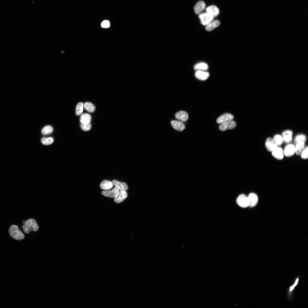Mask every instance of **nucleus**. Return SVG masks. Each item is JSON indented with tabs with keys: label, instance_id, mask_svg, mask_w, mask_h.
<instances>
[{
	"label": "nucleus",
	"instance_id": "1",
	"mask_svg": "<svg viewBox=\"0 0 308 308\" xmlns=\"http://www.w3.org/2000/svg\"><path fill=\"white\" fill-rule=\"evenodd\" d=\"M22 228L24 232L27 234H29L32 231L36 232L39 229L37 222L33 218L29 219L26 221Z\"/></svg>",
	"mask_w": 308,
	"mask_h": 308
},
{
	"label": "nucleus",
	"instance_id": "2",
	"mask_svg": "<svg viewBox=\"0 0 308 308\" xmlns=\"http://www.w3.org/2000/svg\"><path fill=\"white\" fill-rule=\"evenodd\" d=\"M9 232L11 237L16 240H21L25 237L24 234L19 230V228L17 225H11L9 229Z\"/></svg>",
	"mask_w": 308,
	"mask_h": 308
},
{
	"label": "nucleus",
	"instance_id": "3",
	"mask_svg": "<svg viewBox=\"0 0 308 308\" xmlns=\"http://www.w3.org/2000/svg\"><path fill=\"white\" fill-rule=\"evenodd\" d=\"M236 124L234 121L228 120L220 123L219 129L221 131H224L228 129H232L236 127Z\"/></svg>",
	"mask_w": 308,
	"mask_h": 308
},
{
	"label": "nucleus",
	"instance_id": "4",
	"mask_svg": "<svg viewBox=\"0 0 308 308\" xmlns=\"http://www.w3.org/2000/svg\"><path fill=\"white\" fill-rule=\"evenodd\" d=\"M238 204L242 208H246L249 206V203L248 196L244 194L240 195L236 199Z\"/></svg>",
	"mask_w": 308,
	"mask_h": 308
},
{
	"label": "nucleus",
	"instance_id": "5",
	"mask_svg": "<svg viewBox=\"0 0 308 308\" xmlns=\"http://www.w3.org/2000/svg\"><path fill=\"white\" fill-rule=\"evenodd\" d=\"M199 17L201 23L204 25H206L213 20L214 17L207 12L200 14Z\"/></svg>",
	"mask_w": 308,
	"mask_h": 308
},
{
	"label": "nucleus",
	"instance_id": "6",
	"mask_svg": "<svg viewBox=\"0 0 308 308\" xmlns=\"http://www.w3.org/2000/svg\"><path fill=\"white\" fill-rule=\"evenodd\" d=\"M127 196V194L125 191H120L114 198V200L116 203H120L125 200Z\"/></svg>",
	"mask_w": 308,
	"mask_h": 308
},
{
	"label": "nucleus",
	"instance_id": "7",
	"mask_svg": "<svg viewBox=\"0 0 308 308\" xmlns=\"http://www.w3.org/2000/svg\"><path fill=\"white\" fill-rule=\"evenodd\" d=\"M265 146L267 150L270 151H272L278 147L273 139L270 137L266 139Z\"/></svg>",
	"mask_w": 308,
	"mask_h": 308
},
{
	"label": "nucleus",
	"instance_id": "8",
	"mask_svg": "<svg viewBox=\"0 0 308 308\" xmlns=\"http://www.w3.org/2000/svg\"><path fill=\"white\" fill-rule=\"evenodd\" d=\"M283 151V154L287 157H291L295 153V146L292 144H289L285 148Z\"/></svg>",
	"mask_w": 308,
	"mask_h": 308
},
{
	"label": "nucleus",
	"instance_id": "9",
	"mask_svg": "<svg viewBox=\"0 0 308 308\" xmlns=\"http://www.w3.org/2000/svg\"><path fill=\"white\" fill-rule=\"evenodd\" d=\"M206 12L208 13L213 17L217 16L219 14L220 11L218 8L214 5L210 6L206 9Z\"/></svg>",
	"mask_w": 308,
	"mask_h": 308
},
{
	"label": "nucleus",
	"instance_id": "10",
	"mask_svg": "<svg viewBox=\"0 0 308 308\" xmlns=\"http://www.w3.org/2000/svg\"><path fill=\"white\" fill-rule=\"evenodd\" d=\"M119 191L117 188L115 187L112 190L103 191L101 193L102 195L105 196L114 198Z\"/></svg>",
	"mask_w": 308,
	"mask_h": 308
},
{
	"label": "nucleus",
	"instance_id": "11",
	"mask_svg": "<svg viewBox=\"0 0 308 308\" xmlns=\"http://www.w3.org/2000/svg\"><path fill=\"white\" fill-rule=\"evenodd\" d=\"M293 132L290 130H286L282 133L283 141L286 143H289L292 140Z\"/></svg>",
	"mask_w": 308,
	"mask_h": 308
},
{
	"label": "nucleus",
	"instance_id": "12",
	"mask_svg": "<svg viewBox=\"0 0 308 308\" xmlns=\"http://www.w3.org/2000/svg\"><path fill=\"white\" fill-rule=\"evenodd\" d=\"M234 118L233 115L230 113H226L219 117L217 119L216 122L218 123H220L228 120H232Z\"/></svg>",
	"mask_w": 308,
	"mask_h": 308
},
{
	"label": "nucleus",
	"instance_id": "13",
	"mask_svg": "<svg viewBox=\"0 0 308 308\" xmlns=\"http://www.w3.org/2000/svg\"><path fill=\"white\" fill-rule=\"evenodd\" d=\"M171 123L172 127L177 130L181 131L185 129V124L181 121L172 120L171 121Z\"/></svg>",
	"mask_w": 308,
	"mask_h": 308
},
{
	"label": "nucleus",
	"instance_id": "14",
	"mask_svg": "<svg viewBox=\"0 0 308 308\" xmlns=\"http://www.w3.org/2000/svg\"><path fill=\"white\" fill-rule=\"evenodd\" d=\"M249 205L250 207L255 206L257 204L258 201V198L256 194L254 193H251L248 196Z\"/></svg>",
	"mask_w": 308,
	"mask_h": 308
},
{
	"label": "nucleus",
	"instance_id": "15",
	"mask_svg": "<svg viewBox=\"0 0 308 308\" xmlns=\"http://www.w3.org/2000/svg\"><path fill=\"white\" fill-rule=\"evenodd\" d=\"M205 7L206 5L204 2L202 1L198 2L194 7V11L195 13L197 14H201Z\"/></svg>",
	"mask_w": 308,
	"mask_h": 308
},
{
	"label": "nucleus",
	"instance_id": "16",
	"mask_svg": "<svg viewBox=\"0 0 308 308\" xmlns=\"http://www.w3.org/2000/svg\"><path fill=\"white\" fill-rule=\"evenodd\" d=\"M272 155L277 159L281 160L283 158V151L282 148L277 147L272 151Z\"/></svg>",
	"mask_w": 308,
	"mask_h": 308
},
{
	"label": "nucleus",
	"instance_id": "17",
	"mask_svg": "<svg viewBox=\"0 0 308 308\" xmlns=\"http://www.w3.org/2000/svg\"><path fill=\"white\" fill-rule=\"evenodd\" d=\"M176 119L181 121H185L188 119L189 116L188 114L183 111H179L177 112L175 115Z\"/></svg>",
	"mask_w": 308,
	"mask_h": 308
},
{
	"label": "nucleus",
	"instance_id": "18",
	"mask_svg": "<svg viewBox=\"0 0 308 308\" xmlns=\"http://www.w3.org/2000/svg\"><path fill=\"white\" fill-rule=\"evenodd\" d=\"M195 75L196 77L200 80H206L209 76L208 72L202 71H197Z\"/></svg>",
	"mask_w": 308,
	"mask_h": 308
},
{
	"label": "nucleus",
	"instance_id": "19",
	"mask_svg": "<svg viewBox=\"0 0 308 308\" xmlns=\"http://www.w3.org/2000/svg\"><path fill=\"white\" fill-rule=\"evenodd\" d=\"M112 183L119 190L126 191L128 189L127 185L124 183L120 182L116 180H113Z\"/></svg>",
	"mask_w": 308,
	"mask_h": 308
},
{
	"label": "nucleus",
	"instance_id": "20",
	"mask_svg": "<svg viewBox=\"0 0 308 308\" xmlns=\"http://www.w3.org/2000/svg\"><path fill=\"white\" fill-rule=\"evenodd\" d=\"M220 23V21L218 20L212 21L206 25V30L208 31H212L216 27H218Z\"/></svg>",
	"mask_w": 308,
	"mask_h": 308
},
{
	"label": "nucleus",
	"instance_id": "21",
	"mask_svg": "<svg viewBox=\"0 0 308 308\" xmlns=\"http://www.w3.org/2000/svg\"><path fill=\"white\" fill-rule=\"evenodd\" d=\"M92 118V116L90 114L84 113L81 115L80 118V120L81 123L83 124H87L90 122Z\"/></svg>",
	"mask_w": 308,
	"mask_h": 308
},
{
	"label": "nucleus",
	"instance_id": "22",
	"mask_svg": "<svg viewBox=\"0 0 308 308\" xmlns=\"http://www.w3.org/2000/svg\"><path fill=\"white\" fill-rule=\"evenodd\" d=\"M208 65L204 62H200L196 64L194 67V69L196 71H204L207 70Z\"/></svg>",
	"mask_w": 308,
	"mask_h": 308
},
{
	"label": "nucleus",
	"instance_id": "23",
	"mask_svg": "<svg viewBox=\"0 0 308 308\" xmlns=\"http://www.w3.org/2000/svg\"><path fill=\"white\" fill-rule=\"evenodd\" d=\"M113 184L110 181L105 180L103 181L101 183L100 187L103 190H108L111 189L113 187Z\"/></svg>",
	"mask_w": 308,
	"mask_h": 308
},
{
	"label": "nucleus",
	"instance_id": "24",
	"mask_svg": "<svg viewBox=\"0 0 308 308\" xmlns=\"http://www.w3.org/2000/svg\"><path fill=\"white\" fill-rule=\"evenodd\" d=\"M305 143L303 142H299L296 143L295 148V153L296 154L299 155L301 154L305 147Z\"/></svg>",
	"mask_w": 308,
	"mask_h": 308
},
{
	"label": "nucleus",
	"instance_id": "25",
	"mask_svg": "<svg viewBox=\"0 0 308 308\" xmlns=\"http://www.w3.org/2000/svg\"><path fill=\"white\" fill-rule=\"evenodd\" d=\"M84 107L85 109L90 112H93L95 110V106L91 103L86 102L84 104Z\"/></svg>",
	"mask_w": 308,
	"mask_h": 308
},
{
	"label": "nucleus",
	"instance_id": "26",
	"mask_svg": "<svg viewBox=\"0 0 308 308\" xmlns=\"http://www.w3.org/2000/svg\"><path fill=\"white\" fill-rule=\"evenodd\" d=\"M84 104L82 102L78 103L76 105V114L77 116L81 115L83 111Z\"/></svg>",
	"mask_w": 308,
	"mask_h": 308
},
{
	"label": "nucleus",
	"instance_id": "27",
	"mask_svg": "<svg viewBox=\"0 0 308 308\" xmlns=\"http://www.w3.org/2000/svg\"><path fill=\"white\" fill-rule=\"evenodd\" d=\"M53 131V128L50 125H47L43 128L41 130L42 135H46L52 133Z\"/></svg>",
	"mask_w": 308,
	"mask_h": 308
},
{
	"label": "nucleus",
	"instance_id": "28",
	"mask_svg": "<svg viewBox=\"0 0 308 308\" xmlns=\"http://www.w3.org/2000/svg\"><path fill=\"white\" fill-rule=\"evenodd\" d=\"M307 138L305 135L301 134L297 135L295 138L294 142L296 144L299 142H303L305 143L306 141Z\"/></svg>",
	"mask_w": 308,
	"mask_h": 308
},
{
	"label": "nucleus",
	"instance_id": "29",
	"mask_svg": "<svg viewBox=\"0 0 308 308\" xmlns=\"http://www.w3.org/2000/svg\"><path fill=\"white\" fill-rule=\"evenodd\" d=\"M273 139L278 146L281 145L283 142L282 136L279 134L275 135Z\"/></svg>",
	"mask_w": 308,
	"mask_h": 308
},
{
	"label": "nucleus",
	"instance_id": "30",
	"mask_svg": "<svg viewBox=\"0 0 308 308\" xmlns=\"http://www.w3.org/2000/svg\"><path fill=\"white\" fill-rule=\"evenodd\" d=\"M41 143L44 145H48L53 143L54 139L52 137H43L41 139Z\"/></svg>",
	"mask_w": 308,
	"mask_h": 308
},
{
	"label": "nucleus",
	"instance_id": "31",
	"mask_svg": "<svg viewBox=\"0 0 308 308\" xmlns=\"http://www.w3.org/2000/svg\"><path fill=\"white\" fill-rule=\"evenodd\" d=\"M80 126L81 129L85 131H89L91 128V124L90 122L87 124H83L81 123Z\"/></svg>",
	"mask_w": 308,
	"mask_h": 308
},
{
	"label": "nucleus",
	"instance_id": "32",
	"mask_svg": "<svg viewBox=\"0 0 308 308\" xmlns=\"http://www.w3.org/2000/svg\"><path fill=\"white\" fill-rule=\"evenodd\" d=\"M308 147L307 146L305 148L301 153V156L302 158L304 159H307L308 158Z\"/></svg>",
	"mask_w": 308,
	"mask_h": 308
},
{
	"label": "nucleus",
	"instance_id": "33",
	"mask_svg": "<svg viewBox=\"0 0 308 308\" xmlns=\"http://www.w3.org/2000/svg\"><path fill=\"white\" fill-rule=\"evenodd\" d=\"M101 26L103 28H107L109 27L110 26V23L107 20H105L101 23Z\"/></svg>",
	"mask_w": 308,
	"mask_h": 308
},
{
	"label": "nucleus",
	"instance_id": "34",
	"mask_svg": "<svg viewBox=\"0 0 308 308\" xmlns=\"http://www.w3.org/2000/svg\"><path fill=\"white\" fill-rule=\"evenodd\" d=\"M298 280L299 278H297L296 280H295V281L294 284L293 285L291 286L290 287L289 290V295H290L291 293V292L294 289L295 287L296 286L297 284L298 281Z\"/></svg>",
	"mask_w": 308,
	"mask_h": 308
}]
</instances>
